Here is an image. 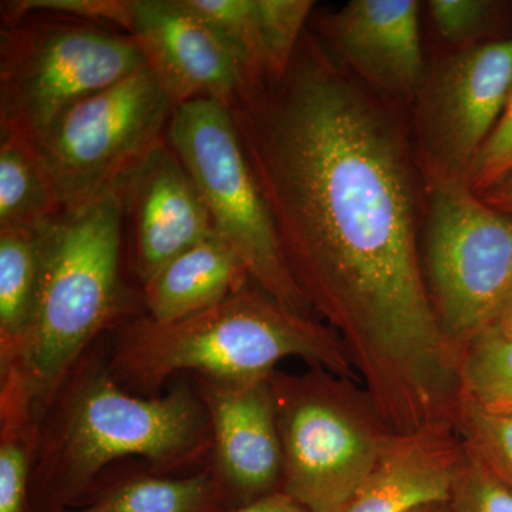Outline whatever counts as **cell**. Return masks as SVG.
<instances>
[{
  "label": "cell",
  "instance_id": "obj_1",
  "mask_svg": "<svg viewBox=\"0 0 512 512\" xmlns=\"http://www.w3.org/2000/svg\"><path fill=\"white\" fill-rule=\"evenodd\" d=\"M228 107L293 281L380 416L400 434L453 421L460 356L424 278L410 107L370 89L311 28L284 73L247 80Z\"/></svg>",
  "mask_w": 512,
  "mask_h": 512
},
{
  "label": "cell",
  "instance_id": "obj_2",
  "mask_svg": "<svg viewBox=\"0 0 512 512\" xmlns=\"http://www.w3.org/2000/svg\"><path fill=\"white\" fill-rule=\"evenodd\" d=\"M123 218V198L114 188L43 228L32 322L15 362L0 373L2 431L39 436L84 352L119 316Z\"/></svg>",
  "mask_w": 512,
  "mask_h": 512
},
{
  "label": "cell",
  "instance_id": "obj_3",
  "mask_svg": "<svg viewBox=\"0 0 512 512\" xmlns=\"http://www.w3.org/2000/svg\"><path fill=\"white\" fill-rule=\"evenodd\" d=\"M39 433L30 476V512H64L79 503L104 467L143 457L161 468L190 463L212 446L200 394L187 386L137 397L100 366H79Z\"/></svg>",
  "mask_w": 512,
  "mask_h": 512
},
{
  "label": "cell",
  "instance_id": "obj_4",
  "mask_svg": "<svg viewBox=\"0 0 512 512\" xmlns=\"http://www.w3.org/2000/svg\"><path fill=\"white\" fill-rule=\"evenodd\" d=\"M288 357L360 383L338 333L248 284L177 322L147 315L121 329L109 365L117 383L154 392L180 372L242 382L271 376Z\"/></svg>",
  "mask_w": 512,
  "mask_h": 512
},
{
  "label": "cell",
  "instance_id": "obj_5",
  "mask_svg": "<svg viewBox=\"0 0 512 512\" xmlns=\"http://www.w3.org/2000/svg\"><path fill=\"white\" fill-rule=\"evenodd\" d=\"M357 383L322 367L271 375L279 491L306 512H345L396 434Z\"/></svg>",
  "mask_w": 512,
  "mask_h": 512
},
{
  "label": "cell",
  "instance_id": "obj_6",
  "mask_svg": "<svg viewBox=\"0 0 512 512\" xmlns=\"http://www.w3.org/2000/svg\"><path fill=\"white\" fill-rule=\"evenodd\" d=\"M146 67L133 37L29 15L0 32V137L33 143L57 116Z\"/></svg>",
  "mask_w": 512,
  "mask_h": 512
},
{
  "label": "cell",
  "instance_id": "obj_7",
  "mask_svg": "<svg viewBox=\"0 0 512 512\" xmlns=\"http://www.w3.org/2000/svg\"><path fill=\"white\" fill-rule=\"evenodd\" d=\"M165 138L197 185L215 232L239 256L252 284L286 308L311 315L286 265L227 104L198 99L174 107Z\"/></svg>",
  "mask_w": 512,
  "mask_h": 512
},
{
  "label": "cell",
  "instance_id": "obj_8",
  "mask_svg": "<svg viewBox=\"0 0 512 512\" xmlns=\"http://www.w3.org/2000/svg\"><path fill=\"white\" fill-rule=\"evenodd\" d=\"M173 110V101L143 67L57 116L33 146L62 212L79 210L120 188L165 140Z\"/></svg>",
  "mask_w": 512,
  "mask_h": 512
},
{
  "label": "cell",
  "instance_id": "obj_9",
  "mask_svg": "<svg viewBox=\"0 0 512 512\" xmlns=\"http://www.w3.org/2000/svg\"><path fill=\"white\" fill-rule=\"evenodd\" d=\"M426 187L424 278L440 328L460 355L512 298V221L466 183Z\"/></svg>",
  "mask_w": 512,
  "mask_h": 512
},
{
  "label": "cell",
  "instance_id": "obj_10",
  "mask_svg": "<svg viewBox=\"0 0 512 512\" xmlns=\"http://www.w3.org/2000/svg\"><path fill=\"white\" fill-rule=\"evenodd\" d=\"M512 92V32L454 50L427 70L410 107L427 184L466 183Z\"/></svg>",
  "mask_w": 512,
  "mask_h": 512
},
{
  "label": "cell",
  "instance_id": "obj_11",
  "mask_svg": "<svg viewBox=\"0 0 512 512\" xmlns=\"http://www.w3.org/2000/svg\"><path fill=\"white\" fill-rule=\"evenodd\" d=\"M128 35L174 107L198 99L231 106L244 84L227 40L185 0H134Z\"/></svg>",
  "mask_w": 512,
  "mask_h": 512
},
{
  "label": "cell",
  "instance_id": "obj_12",
  "mask_svg": "<svg viewBox=\"0 0 512 512\" xmlns=\"http://www.w3.org/2000/svg\"><path fill=\"white\" fill-rule=\"evenodd\" d=\"M419 9L414 0H352L309 28L370 89L412 107L427 72Z\"/></svg>",
  "mask_w": 512,
  "mask_h": 512
},
{
  "label": "cell",
  "instance_id": "obj_13",
  "mask_svg": "<svg viewBox=\"0 0 512 512\" xmlns=\"http://www.w3.org/2000/svg\"><path fill=\"white\" fill-rule=\"evenodd\" d=\"M200 383V397L210 417L217 477L229 501L241 507L278 493L282 448L271 376L242 382L200 377Z\"/></svg>",
  "mask_w": 512,
  "mask_h": 512
},
{
  "label": "cell",
  "instance_id": "obj_14",
  "mask_svg": "<svg viewBox=\"0 0 512 512\" xmlns=\"http://www.w3.org/2000/svg\"><path fill=\"white\" fill-rule=\"evenodd\" d=\"M120 194L133 224L134 269L143 284L215 234L210 211L167 138L124 178Z\"/></svg>",
  "mask_w": 512,
  "mask_h": 512
},
{
  "label": "cell",
  "instance_id": "obj_15",
  "mask_svg": "<svg viewBox=\"0 0 512 512\" xmlns=\"http://www.w3.org/2000/svg\"><path fill=\"white\" fill-rule=\"evenodd\" d=\"M461 451L451 423L394 434L345 512H414L447 504Z\"/></svg>",
  "mask_w": 512,
  "mask_h": 512
},
{
  "label": "cell",
  "instance_id": "obj_16",
  "mask_svg": "<svg viewBox=\"0 0 512 512\" xmlns=\"http://www.w3.org/2000/svg\"><path fill=\"white\" fill-rule=\"evenodd\" d=\"M188 8L211 23L234 50L244 83L279 76L293 53L313 10L311 0H185Z\"/></svg>",
  "mask_w": 512,
  "mask_h": 512
},
{
  "label": "cell",
  "instance_id": "obj_17",
  "mask_svg": "<svg viewBox=\"0 0 512 512\" xmlns=\"http://www.w3.org/2000/svg\"><path fill=\"white\" fill-rule=\"evenodd\" d=\"M248 284L251 279L241 259L215 232L144 282V305L154 322H177L217 305Z\"/></svg>",
  "mask_w": 512,
  "mask_h": 512
},
{
  "label": "cell",
  "instance_id": "obj_18",
  "mask_svg": "<svg viewBox=\"0 0 512 512\" xmlns=\"http://www.w3.org/2000/svg\"><path fill=\"white\" fill-rule=\"evenodd\" d=\"M43 228L0 231V373L15 362L32 322Z\"/></svg>",
  "mask_w": 512,
  "mask_h": 512
},
{
  "label": "cell",
  "instance_id": "obj_19",
  "mask_svg": "<svg viewBox=\"0 0 512 512\" xmlns=\"http://www.w3.org/2000/svg\"><path fill=\"white\" fill-rule=\"evenodd\" d=\"M60 214L33 143L0 137V231H37Z\"/></svg>",
  "mask_w": 512,
  "mask_h": 512
},
{
  "label": "cell",
  "instance_id": "obj_20",
  "mask_svg": "<svg viewBox=\"0 0 512 512\" xmlns=\"http://www.w3.org/2000/svg\"><path fill=\"white\" fill-rule=\"evenodd\" d=\"M229 498L217 474L136 477L64 512H224Z\"/></svg>",
  "mask_w": 512,
  "mask_h": 512
},
{
  "label": "cell",
  "instance_id": "obj_21",
  "mask_svg": "<svg viewBox=\"0 0 512 512\" xmlns=\"http://www.w3.org/2000/svg\"><path fill=\"white\" fill-rule=\"evenodd\" d=\"M460 396L488 413L512 414V338L494 326L480 330L460 350Z\"/></svg>",
  "mask_w": 512,
  "mask_h": 512
},
{
  "label": "cell",
  "instance_id": "obj_22",
  "mask_svg": "<svg viewBox=\"0 0 512 512\" xmlns=\"http://www.w3.org/2000/svg\"><path fill=\"white\" fill-rule=\"evenodd\" d=\"M434 28L454 50L490 42L503 32L510 20V6L491 0H431L427 3Z\"/></svg>",
  "mask_w": 512,
  "mask_h": 512
},
{
  "label": "cell",
  "instance_id": "obj_23",
  "mask_svg": "<svg viewBox=\"0 0 512 512\" xmlns=\"http://www.w3.org/2000/svg\"><path fill=\"white\" fill-rule=\"evenodd\" d=\"M456 429L463 443L512 487V414L485 412L460 396Z\"/></svg>",
  "mask_w": 512,
  "mask_h": 512
},
{
  "label": "cell",
  "instance_id": "obj_24",
  "mask_svg": "<svg viewBox=\"0 0 512 512\" xmlns=\"http://www.w3.org/2000/svg\"><path fill=\"white\" fill-rule=\"evenodd\" d=\"M447 508L448 512H512V487L463 443Z\"/></svg>",
  "mask_w": 512,
  "mask_h": 512
},
{
  "label": "cell",
  "instance_id": "obj_25",
  "mask_svg": "<svg viewBox=\"0 0 512 512\" xmlns=\"http://www.w3.org/2000/svg\"><path fill=\"white\" fill-rule=\"evenodd\" d=\"M134 0H13L3 2L6 25L29 15L70 16L100 26H117L128 35L133 22Z\"/></svg>",
  "mask_w": 512,
  "mask_h": 512
},
{
  "label": "cell",
  "instance_id": "obj_26",
  "mask_svg": "<svg viewBox=\"0 0 512 512\" xmlns=\"http://www.w3.org/2000/svg\"><path fill=\"white\" fill-rule=\"evenodd\" d=\"M0 440V512H30V464L39 439L2 431Z\"/></svg>",
  "mask_w": 512,
  "mask_h": 512
},
{
  "label": "cell",
  "instance_id": "obj_27",
  "mask_svg": "<svg viewBox=\"0 0 512 512\" xmlns=\"http://www.w3.org/2000/svg\"><path fill=\"white\" fill-rule=\"evenodd\" d=\"M512 174V92L500 119L488 134L471 165L467 185L481 195Z\"/></svg>",
  "mask_w": 512,
  "mask_h": 512
},
{
  "label": "cell",
  "instance_id": "obj_28",
  "mask_svg": "<svg viewBox=\"0 0 512 512\" xmlns=\"http://www.w3.org/2000/svg\"><path fill=\"white\" fill-rule=\"evenodd\" d=\"M228 512H306L301 505L295 503L288 495L274 493L264 498L252 501V503L241 505Z\"/></svg>",
  "mask_w": 512,
  "mask_h": 512
},
{
  "label": "cell",
  "instance_id": "obj_29",
  "mask_svg": "<svg viewBox=\"0 0 512 512\" xmlns=\"http://www.w3.org/2000/svg\"><path fill=\"white\" fill-rule=\"evenodd\" d=\"M484 204L512 221V174L500 183L495 184L490 190L478 195Z\"/></svg>",
  "mask_w": 512,
  "mask_h": 512
},
{
  "label": "cell",
  "instance_id": "obj_30",
  "mask_svg": "<svg viewBox=\"0 0 512 512\" xmlns=\"http://www.w3.org/2000/svg\"><path fill=\"white\" fill-rule=\"evenodd\" d=\"M490 325L512 338V298Z\"/></svg>",
  "mask_w": 512,
  "mask_h": 512
},
{
  "label": "cell",
  "instance_id": "obj_31",
  "mask_svg": "<svg viewBox=\"0 0 512 512\" xmlns=\"http://www.w3.org/2000/svg\"><path fill=\"white\" fill-rule=\"evenodd\" d=\"M414 512H448L447 504L427 505Z\"/></svg>",
  "mask_w": 512,
  "mask_h": 512
}]
</instances>
